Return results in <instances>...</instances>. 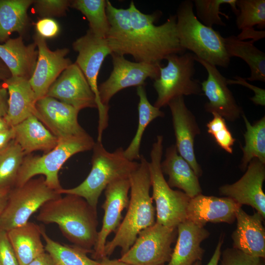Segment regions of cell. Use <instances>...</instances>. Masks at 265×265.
Instances as JSON below:
<instances>
[{
    "instance_id": "cell-1",
    "label": "cell",
    "mask_w": 265,
    "mask_h": 265,
    "mask_svg": "<svg viewBox=\"0 0 265 265\" xmlns=\"http://www.w3.org/2000/svg\"><path fill=\"white\" fill-rule=\"evenodd\" d=\"M36 219L56 224L73 245L93 252L98 233L97 210L82 197L68 194L49 201L40 208Z\"/></svg>"
},
{
    "instance_id": "cell-2",
    "label": "cell",
    "mask_w": 265,
    "mask_h": 265,
    "mask_svg": "<svg viewBox=\"0 0 265 265\" xmlns=\"http://www.w3.org/2000/svg\"><path fill=\"white\" fill-rule=\"evenodd\" d=\"M137 168L129 176L130 197L124 218L114 238L106 242L104 257H109L117 247L121 256L133 244L138 234L156 223V210L150 195L151 187L149 161L141 155Z\"/></svg>"
},
{
    "instance_id": "cell-3",
    "label": "cell",
    "mask_w": 265,
    "mask_h": 265,
    "mask_svg": "<svg viewBox=\"0 0 265 265\" xmlns=\"http://www.w3.org/2000/svg\"><path fill=\"white\" fill-rule=\"evenodd\" d=\"M132 24L130 55L136 62L160 64L170 55L182 54L186 50L180 45L176 30V17L170 16L163 24L154 22L161 14L141 12L132 1L129 7Z\"/></svg>"
},
{
    "instance_id": "cell-4",
    "label": "cell",
    "mask_w": 265,
    "mask_h": 265,
    "mask_svg": "<svg viewBox=\"0 0 265 265\" xmlns=\"http://www.w3.org/2000/svg\"><path fill=\"white\" fill-rule=\"evenodd\" d=\"M91 169L85 179L78 186L61 188L60 194H74L84 198L97 210L99 198L106 187L116 180L128 178L138 166L139 162L127 159L124 149L119 147L114 151H107L102 141L95 142L92 149Z\"/></svg>"
},
{
    "instance_id": "cell-5",
    "label": "cell",
    "mask_w": 265,
    "mask_h": 265,
    "mask_svg": "<svg viewBox=\"0 0 265 265\" xmlns=\"http://www.w3.org/2000/svg\"><path fill=\"white\" fill-rule=\"evenodd\" d=\"M193 1L186 0L179 5L176 17V30L181 46L195 56L215 66L227 68L231 58L224 38L212 27L202 23L194 12Z\"/></svg>"
},
{
    "instance_id": "cell-6",
    "label": "cell",
    "mask_w": 265,
    "mask_h": 265,
    "mask_svg": "<svg viewBox=\"0 0 265 265\" xmlns=\"http://www.w3.org/2000/svg\"><path fill=\"white\" fill-rule=\"evenodd\" d=\"M95 142L87 133L58 140L57 145L42 156L26 155L19 169L14 186L23 185L38 175L45 177L47 185L58 191L62 188L58 172L72 156L93 149Z\"/></svg>"
},
{
    "instance_id": "cell-7",
    "label": "cell",
    "mask_w": 265,
    "mask_h": 265,
    "mask_svg": "<svg viewBox=\"0 0 265 265\" xmlns=\"http://www.w3.org/2000/svg\"><path fill=\"white\" fill-rule=\"evenodd\" d=\"M162 153L163 136L159 135L152 145L149 161L151 197L156 204V222L166 227L176 228L186 220L190 198L184 192L173 190L169 186L160 167Z\"/></svg>"
},
{
    "instance_id": "cell-8",
    "label": "cell",
    "mask_w": 265,
    "mask_h": 265,
    "mask_svg": "<svg viewBox=\"0 0 265 265\" xmlns=\"http://www.w3.org/2000/svg\"><path fill=\"white\" fill-rule=\"evenodd\" d=\"M195 57L192 53H184L166 58L167 65L159 66V76L154 82L158 96L155 106L160 109L178 97L201 94V82L193 78Z\"/></svg>"
},
{
    "instance_id": "cell-9",
    "label": "cell",
    "mask_w": 265,
    "mask_h": 265,
    "mask_svg": "<svg viewBox=\"0 0 265 265\" xmlns=\"http://www.w3.org/2000/svg\"><path fill=\"white\" fill-rule=\"evenodd\" d=\"M61 196L57 191L48 186L43 176L12 187L0 215V230L7 232L26 224L45 203Z\"/></svg>"
},
{
    "instance_id": "cell-10",
    "label": "cell",
    "mask_w": 265,
    "mask_h": 265,
    "mask_svg": "<svg viewBox=\"0 0 265 265\" xmlns=\"http://www.w3.org/2000/svg\"><path fill=\"white\" fill-rule=\"evenodd\" d=\"M72 47L78 53L75 63L83 73L95 96L99 113L97 137L100 139L108 125L109 108L101 103L97 80L105 59L111 55L112 52L106 39L96 37L89 30L74 41Z\"/></svg>"
},
{
    "instance_id": "cell-11",
    "label": "cell",
    "mask_w": 265,
    "mask_h": 265,
    "mask_svg": "<svg viewBox=\"0 0 265 265\" xmlns=\"http://www.w3.org/2000/svg\"><path fill=\"white\" fill-rule=\"evenodd\" d=\"M177 229L156 223L139 232L133 244L121 256L130 265H163L170 260Z\"/></svg>"
},
{
    "instance_id": "cell-12",
    "label": "cell",
    "mask_w": 265,
    "mask_h": 265,
    "mask_svg": "<svg viewBox=\"0 0 265 265\" xmlns=\"http://www.w3.org/2000/svg\"><path fill=\"white\" fill-rule=\"evenodd\" d=\"M113 69L109 77L98 85L102 105L109 108V102L120 90L132 86H144L147 78L156 79L159 76L160 64L132 62L123 55L112 53Z\"/></svg>"
},
{
    "instance_id": "cell-13",
    "label": "cell",
    "mask_w": 265,
    "mask_h": 265,
    "mask_svg": "<svg viewBox=\"0 0 265 265\" xmlns=\"http://www.w3.org/2000/svg\"><path fill=\"white\" fill-rule=\"evenodd\" d=\"M195 60L206 70L208 77L201 82L202 91L208 102L204 108L208 113H216L229 121H234L243 113L228 87L227 80L215 66L195 57Z\"/></svg>"
},
{
    "instance_id": "cell-14",
    "label": "cell",
    "mask_w": 265,
    "mask_h": 265,
    "mask_svg": "<svg viewBox=\"0 0 265 265\" xmlns=\"http://www.w3.org/2000/svg\"><path fill=\"white\" fill-rule=\"evenodd\" d=\"M129 177L109 184L105 189V200L102 206L104 211L103 224L92 253L93 259L99 261L104 257L107 237L117 231L122 220V212L129 202Z\"/></svg>"
},
{
    "instance_id": "cell-15",
    "label": "cell",
    "mask_w": 265,
    "mask_h": 265,
    "mask_svg": "<svg viewBox=\"0 0 265 265\" xmlns=\"http://www.w3.org/2000/svg\"><path fill=\"white\" fill-rule=\"evenodd\" d=\"M38 50L36 66L29 81L37 101L46 96L49 88L61 73L72 64L66 56L67 48L52 51L47 46L45 39L37 33L33 36Z\"/></svg>"
},
{
    "instance_id": "cell-16",
    "label": "cell",
    "mask_w": 265,
    "mask_h": 265,
    "mask_svg": "<svg viewBox=\"0 0 265 265\" xmlns=\"http://www.w3.org/2000/svg\"><path fill=\"white\" fill-rule=\"evenodd\" d=\"M46 96L57 99L79 111L86 108H97L95 94L75 63L61 73L51 85Z\"/></svg>"
},
{
    "instance_id": "cell-17",
    "label": "cell",
    "mask_w": 265,
    "mask_h": 265,
    "mask_svg": "<svg viewBox=\"0 0 265 265\" xmlns=\"http://www.w3.org/2000/svg\"><path fill=\"white\" fill-rule=\"evenodd\" d=\"M246 170L244 175L235 183L220 186L219 193L232 198L241 206H251L265 218V194L263 185L265 180V163L253 159Z\"/></svg>"
},
{
    "instance_id": "cell-18",
    "label": "cell",
    "mask_w": 265,
    "mask_h": 265,
    "mask_svg": "<svg viewBox=\"0 0 265 265\" xmlns=\"http://www.w3.org/2000/svg\"><path fill=\"white\" fill-rule=\"evenodd\" d=\"M168 106L171 113L178 152L199 178L203 172L195 157L194 141L201 131L196 118L187 107L184 96L173 99Z\"/></svg>"
},
{
    "instance_id": "cell-19",
    "label": "cell",
    "mask_w": 265,
    "mask_h": 265,
    "mask_svg": "<svg viewBox=\"0 0 265 265\" xmlns=\"http://www.w3.org/2000/svg\"><path fill=\"white\" fill-rule=\"evenodd\" d=\"M36 117L58 140L84 135L79 123V110L53 98L45 96L36 101Z\"/></svg>"
},
{
    "instance_id": "cell-20",
    "label": "cell",
    "mask_w": 265,
    "mask_h": 265,
    "mask_svg": "<svg viewBox=\"0 0 265 265\" xmlns=\"http://www.w3.org/2000/svg\"><path fill=\"white\" fill-rule=\"evenodd\" d=\"M241 205L227 197H217L200 194L190 198L186 220L204 227L208 222L232 224Z\"/></svg>"
},
{
    "instance_id": "cell-21",
    "label": "cell",
    "mask_w": 265,
    "mask_h": 265,
    "mask_svg": "<svg viewBox=\"0 0 265 265\" xmlns=\"http://www.w3.org/2000/svg\"><path fill=\"white\" fill-rule=\"evenodd\" d=\"M237 227L232 234L233 247L250 256L265 257V219L258 212L250 215L240 208L236 214Z\"/></svg>"
},
{
    "instance_id": "cell-22",
    "label": "cell",
    "mask_w": 265,
    "mask_h": 265,
    "mask_svg": "<svg viewBox=\"0 0 265 265\" xmlns=\"http://www.w3.org/2000/svg\"><path fill=\"white\" fill-rule=\"evenodd\" d=\"M177 229L176 243L167 265H193L201 261L205 250L201 243L209 237V232L187 220L180 223Z\"/></svg>"
},
{
    "instance_id": "cell-23",
    "label": "cell",
    "mask_w": 265,
    "mask_h": 265,
    "mask_svg": "<svg viewBox=\"0 0 265 265\" xmlns=\"http://www.w3.org/2000/svg\"><path fill=\"white\" fill-rule=\"evenodd\" d=\"M3 85L8 94V110L4 118L10 127L31 115L36 116L37 100L29 80L11 77L3 81Z\"/></svg>"
},
{
    "instance_id": "cell-24",
    "label": "cell",
    "mask_w": 265,
    "mask_h": 265,
    "mask_svg": "<svg viewBox=\"0 0 265 265\" xmlns=\"http://www.w3.org/2000/svg\"><path fill=\"white\" fill-rule=\"evenodd\" d=\"M36 48L34 42L26 45L21 36L9 38L3 44H0V59L9 70L11 77L29 80L37 60Z\"/></svg>"
},
{
    "instance_id": "cell-25",
    "label": "cell",
    "mask_w": 265,
    "mask_h": 265,
    "mask_svg": "<svg viewBox=\"0 0 265 265\" xmlns=\"http://www.w3.org/2000/svg\"><path fill=\"white\" fill-rule=\"evenodd\" d=\"M160 167L163 174L168 176L167 183L170 187L182 189L190 198L201 194L198 177L188 163L179 154L175 144L167 148Z\"/></svg>"
},
{
    "instance_id": "cell-26",
    "label": "cell",
    "mask_w": 265,
    "mask_h": 265,
    "mask_svg": "<svg viewBox=\"0 0 265 265\" xmlns=\"http://www.w3.org/2000/svg\"><path fill=\"white\" fill-rule=\"evenodd\" d=\"M13 127L14 140L26 155L37 150L46 153L58 144V138L35 115L30 116Z\"/></svg>"
},
{
    "instance_id": "cell-27",
    "label": "cell",
    "mask_w": 265,
    "mask_h": 265,
    "mask_svg": "<svg viewBox=\"0 0 265 265\" xmlns=\"http://www.w3.org/2000/svg\"><path fill=\"white\" fill-rule=\"evenodd\" d=\"M20 265H27L45 252L41 226L28 221L7 232Z\"/></svg>"
},
{
    "instance_id": "cell-28",
    "label": "cell",
    "mask_w": 265,
    "mask_h": 265,
    "mask_svg": "<svg viewBox=\"0 0 265 265\" xmlns=\"http://www.w3.org/2000/svg\"><path fill=\"white\" fill-rule=\"evenodd\" d=\"M106 12L109 29L106 39L112 53L130 54L132 27L129 8H116L107 0Z\"/></svg>"
},
{
    "instance_id": "cell-29",
    "label": "cell",
    "mask_w": 265,
    "mask_h": 265,
    "mask_svg": "<svg viewBox=\"0 0 265 265\" xmlns=\"http://www.w3.org/2000/svg\"><path fill=\"white\" fill-rule=\"evenodd\" d=\"M226 52L231 58L238 57L249 66L250 75L245 78L250 81H265V53L255 45L252 41L239 40L231 35L224 38Z\"/></svg>"
},
{
    "instance_id": "cell-30",
    "label": "cell",
    "mask_w": 265,
    "mask_h": 265,
    "mask_svg": "<svg viewBox=\"0 0 265 265\" xmlns=\"http://www.w3.org/2000/svg\"><path fill=\"white\" fill-rule=\"evenodd\" d=\"M33 0H0V44L4 43L13 32L21 36L28 24L27 10Z\"/></svg>"
},
{
    "instance_id": "cell-31",
    "label": "cell",
    "mask_w": 265,
    "mask_h": 265,
    "mask_svg": "<svg viewBox=\"0 0 265 265\" xmlns=\"http://www.w3.org/2000/svg\"><path fill=\"white\" fill-rule=\"evenodd\" d=\"M136 93L139 97L138 127L130 144L126 149L124 150L125 157L131 161L139 160L140 159L141 142L147 127L156 118L164 116L163 111L150 103L147 97L144 86L137 87Z\"/></svg>"
},
{
    "instance_id": "cell-32",
    "label": "cell",
    "mask_w": 265,
    "mask_h": 265,
    "mask_svg": "<svg viewBox=\"0 0 265 265\" xmlns=\"http://www.w3.org/2000/svg\"><path fill=\"white\" fill-rule=\"evenodd\" d=\"M241 116L246 127L243 134L245 145L241 146L243 155L240 164V168L244 171L253 159L265 163V117L251 124L244 113Z\"/></svg>"
},
{
    "instance_id": "cell-33",
    "label": "cell",
    "mask_w": 265,
    "mask_h": 265,
    "mask_svg": "<svg viewBox=\"0 0 265 265\" xmlns=\"http://www.w3.org/2000/svg\"><path fill=\"white\" fill-rule=\"evenodd\" d=\"M41 235L45 242V250L52 257L56 265H98V261L89 258L90 251L73 245L62 244L50 238L41 227Z\"/></svg>"
},
{
    "instance_id": "cell-34",
    "label": "cell",
    "mask_w": 265,
    "mask_h": 265,
    "mask_svg": "<svg viewBox=\"0 0 265 265\" xmlns=\"http://www.w3.org/2000/svg\"><path fill=\"white\" fill-rule=\"evenodd\" d=\"M106 0H71L70 7L80 11L89 22V30L96 37L106 39L109 29Z\"/></svg>"
},
{
    "instance_id": "cell-35",
    "label": "cell",
    "mask_w": 265,
    "mask_h": 265,
    "mask_svg": "<svg viewBox=\"0 0 265 265\" xmlns=\"http://www.w3.org/2000/svg\"><path fill=\"white\" fill-rule=\"evenodd\" d=\"M26 156L14 139L0 151V189H10L14 186Z\"/></svg>"
},
{
    "instance_id": "cell-36",
    "label": "cell",
    "mask_w": 265,
    "mask_h": 265,
    "mask_svg": "<svg viewBox=\"0 0 265 265\" xmlns=\"http://www.w3.org/2000/svg\"><path fill=\"white\" fill-rule=\"evenodd\" d=\"M238 13L236 15V24L241 30L257 27L262 30L265 27V0H236Z\"/></svg>"
},
{
    "instance_id": "cell-37",
    "label": "cell",
    "mask_w": 265,
    "mask_h": 265,
    "mask_svg": "<svg viewBox=\"0 0 265 265\" xmlns=\"http://www.w3.org/2000/svg\"><path fill=\"white\" fill-rule=\"evenodd\" d=\"M192 1L198 19L209 27H212L213 25L226 26L220 15L224 16L227 19H229V16L220 11L222 4H229L236 16L238 13L236 0H194Z\"/></svg>"
},
{
    "instance_id": "cell-38",
    "label": "cell",
    "mask_w": 265,
    "mask_h": 265,
    "mask_svg": "<svg viewBox=\"0 0 265 265\" xmlns=\"http://www.w3.org/2000/svg\"><path fill=\"white\" fill-rule=\"evenodd\" d=\"M212 114L213 118L207 124L208 132L213 136L220 147L232 154L236 139L227 127L225 119L216 113Z\"/></svg>"
},
{
    "instance_id": "cell-39",
    "label": "cell",
    "mask_w": 265,
    "mask_h": 265,
    "mask_svg": "<svg viewBox=\"0 0 265 265\" xmlns=\"http://www.w3.org/2000/svg\"><path fill=\"white\" fill-rule=\"evenodd\" d=\"M71 1L68 0H36L33 4L40 16L51 18L64 15L70 6Z\"/></svg>"
},
{
    "instance_id": "cell-40",
    "label": "cell",
    "mask_w": 265,
    "mask_h": 265,
    "mask_svg": "<svg viewBox=\"0 0 265 265\" xmlns=\"http://www.w3.org/2000/svg\"><path fill=\"white\" fill-rule=\"evenodd\" d=\"M262 259L232 247L223 251L219 261L220 265H263Z\"/></svg>"
},
{
    "instance_id": "cell-41",
    "label": "cell",
    "mask_w": 265,
    "mask_h": 265,
    "mask_svg": "<svg viewBox=\"0 0 265 265\" xmlns=\"http://www.w3.org/2000/svg\"><path fill=\"white\" fill-rule=\"evenodd\" d=\"M0 265H20L7 232L0 230Z\"/></svg>"
},
{
    "instance_id": "cell-42",
    "label": "cell",
    "mask_w": 265,
    "mask_h": 265,
    "mask_svg": "<svg viewBox=\"0 0 265 265\" xmlns=\"http://www.w3.org/2000/svg\"><path fill=\"white\" fill-rule=\"evenodd\" d=\"M37 33L44 38H53L59 32L58 23L51 18H42L35 24Z\"/></svg>"
},
{
    "instance_id": "cell-43",
    "label": "cell",
    "mask_w": 265,
    "mask_h": 265,
    "mask_svg": "<svg viewBox=\"0 0 265 265\" xmlns=\"http://www.w3.org/2000/svg\"><path fill=\"white\" fill-rule=\"evenodd\" d=\"M234 80H227L228 84H239L244 86L253 90L254 96L250 98L251 101L256 105L265 106V90L264 89L253 85L248 82L245 78L240 76H236L234 77Z\"/></svg>"
},
{
    "instance_id": "cell-44",
    "label": "cell",
    "mask_w": 265,
    "mask_h": 265,
    "mask_svg": "<svg viewBox=\"0 0 265 265\" xmlns=\"http://www.w3.org/2000/svg\"><path fill=\"white\" fill-rule=\"evenodd\" d=\"M237 37L241 40L251 39L254 43L265 37V31L264 30H257L254 28L245 29L241 31Z\"/></svg>"
},
{
    "instance_id": "cell-45",
    "label": "cell",
    "mask_w": 265,
    "mask_h": 265,
    "mask_svg": "<svg viewBox=\"0 0 265 265\" xmlns=\"http://www.w3.org/2000/svg\"><path fill=\"white\" fill-rule=\"evenodd\" d=\"M0 80V117H4L8 110V94L7 90L4 87Z\"/></svg>"
},
{
    "instance_id": "cell-46",
    "label": "cell",
    "mask_w": 265,
    "mask_h": 265,
    "mask_svg": "<svg viewBox=\"0 0 265 265\" xmlns=\"http://www.w3.org/2000/svg\"><path fill=\"white\" fill-rule=\"evenodd\" d=\"M15 137V132L13 127L0 132V151L6 148Z\"/></svg>"
},
{
    "instance_id": "cell-47",
    "label": "cell",
    "mask_w": 265,
    "mask_h": 265,
    "mask_svg": "<svg viewBox=\"0 0 265 265\" xmlns=\"http://www.w3.org/2000/svg\"><path fill=\"white\" fill-rule=\"evenodd\" d=\"M223 242V238L221 237L219 239L218 243L216 246L214 252L207 265H218V263L220 260L221 251V248ZM201 261H197L195 262L193 265H201Z\"/></svg>"
},
{
    "instance_id": "cell-48",
    "label": "cell",
    "mask_w": 265,
    "mask_h": 265,
    "mask_svg": "<svg viewBox=\"0 0 265 265\" xmlns=\"http://www.w3.org/2000/svg\"><path fill=\"white\" fill-rule=\"evenodd\" d=\"M27 265H56V264L50 254L45 252Z\"/></svg>"
},
{
    "instance_id": "cell-49",
    "label": "cell",
    "mask_w": 265,
    "mask_h": 265,
    "mask_svg": "<svg viewBox=\"0 0 265 265\" xmlns=\"http://www.w3.org/2000/svg\"><path fill=\"white\" fill-rule=\"evenodd\" d=\"M98 262V265H130L120 259H110L107 256L103 257Z\"/></svg>"
},
{
    "instance_id": "cell-50",
    "label": "cell",
    "mask_w": 265,
    "mask_h": 265,
    "mask_svg": "<svg viewBox=\"0 0 265 265\" xmlns=\"http://www.w3.org/2000/svg\"><path fill=\"white\" fill-rule=\"evenodd\" d=\"M10 189H0V215L6 205Z\"/></svg>"
},
{
    "instance_id": "cell-51",
    "label": "cell",
    "mask_w": 265,
    "mask_h": 265,
    "mask_svg": "<svg viewBox=\"0 0 265 265\" xmlns=\"http://www.w3.org/2000/svg\"><path fill=\"white\" fill-rule=\"evenodd\" d=\"M11 77V74L6 65L0 59V80L3 81Z\"/></svg>"
},
{
    "instance_id": "cell-52",
    "label": "cell",
    "mask_w": 265,
    "mask_h": 265,
    "mask_svg": "<svg viewBox=\"0 0 265 265\" xmlns=\"http://www.w3.org/2000/svg\"><path fill=\"white\" fill-rule=\"evenodd\" d=\"M11 127L4 117H0V132L6 131Z\"/></svg>"
},
{
    "instance_id": "cell-53",
    "label": "cell",
    "mask_w": 265,
    "mask_h": 265,
    "mask_svg": "<svg viewBox=\"0 0 265 265\" xmlns=\"http://www.w3.org/2000/svg\"></svg>"
},
{
    "instance_id": "cell-54",
    "label": "cell",
    "mask_w": 265,
    "mask_h": 265,
    "mask_svg": "<svg viewBox=\"0 0 265 265\" xmlns=\"http://www.w3.org/2000/svg\"></svg>"
}]
</instances>
